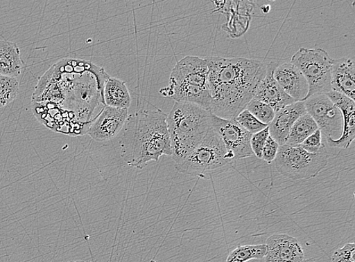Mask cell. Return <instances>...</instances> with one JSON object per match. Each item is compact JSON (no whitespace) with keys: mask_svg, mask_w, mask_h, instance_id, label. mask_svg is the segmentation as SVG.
I'll use <instances>...</instances> for the list:
<instances>
[{"mask_svg":"<svg viewBox=\"0 0 355 262\" xmlns=\"http://www.w3.org/2000/svg\"><path fill=\"white\" fill-rule=\"evenodd\" d=\"M236 162L212 128L200 146L175 168L180 174L209 179L235 168Z\"/></svg>","mask_w":355,"mask_h":262,"instance_id":"277c9868","label":"cell"},{"mask_svg":"<svg viewBox=\"0 0 355 262\" xmlns=\"http://www.w3.org/2000/svg\"><path fill=\"white\" fill-rule=\"evenodd\" d=\"M209 68L205 59L187 56L177 62L169 78V84L189 87H209Z\"/></svg>","mask_w":355,"mask_h":262,"instance_id":"30bf717a","label":"cell"},{"mask_svg":"<svg viewBox=\"0 0 355 262\" xmlns=\"http://www.w3.org/2000/svg\"><path fill=\"white\" fill-rule=\"evenodd\" d=\"M355 244L347 243L337 250L331 257L332 262H355Z\"/></svg>","mask_w":355,"mask_h":262,"instance_id":"484cf974","label":"cell"},{"mask_svg":"<svg viewBox=\"0 0 355 262\" xmlns=\"http://www.w3.org/2000/svg\"><path fill=\"white\" fill-rule=\"evenodd\" d=\"M245 109L262 124L268 126L273 121L275 111L268 104L252 98Z\"/></svg>","mask_w":355,"mask_h":262,"instance_id":"7402d4cb","label":"cell"},{"mask_svg":"<svg viewBox=\"0 0 355 262\" xmlns=\"http://www.w3.org/2000/svg\"><path fill=\"white\" fill-rule=\"evenodd\" d=\"M128 117V110L105 105L100 113L93 119L85 134L98 142H109L125 127Z\"/></svg>","mask_w":355,"mask_h":262,"instance_id":"9c48e42d","label":"cell"},{"mask_svg":"<svg viewBox=\"0 0 355 262\" xmlns=\"http://www.w3.org/2000/svg\"><path fill=\"white\" fill-rule=\"evenodd\" d=\"M300 146L311 153H318L326 150L325 142H323V137L319 129L305 139Z\"/></svg>","mask_w":355,"mask_h":262,"instance_id":"cb8c5ba5","label":"cell"},{"mask_svg":"<svg viewBox=\"0 0 355 262\" xmlns=\"http://www.w3.org/2000/svg\"><path fill=\"white\" fill-rule=\"evenodd\" d=\"M333 62L324 49L321 48H301L293 55L291 62L301 71L308 82L309 90L305 100L313 95L332 92Z\"/></svg>","mask_w":355,"mask_h":262,"instance_id":"8992f818","label":"cell"},{"mask_svg":"<svg viewBox=\"0 0 355 262\" xmlns=\"http://www.w3.org/2000/svg\"><path fill=\"white\" fill-rule=\"evenodd\" d=\"M284 91L295 101L304 102L309 94V84L301 71L291 62L278 64L274 73Z\"/></svg>","mask_w":355,"mask_h":262,"instance_id":"5bb4252c","label":"cell"},{"mask_svg":"<svg viewBox=\"0 0 355 262\" xmlns=\"http://www.w3.org/2000/svg\"><path fill=\"white\" fill-rule=\"evenodd\" d=\"M307 113L304 102L286 106L275 113L273 121L268 125L270 136L279 146L284 145L295 121Z\"/></svg>","mask_w":355,"mask_h":262,"instance_id":"9a60e30c","label":"cell"},{"mask_svg":"<svg viewBox=\"0 0 355 262\" xmlns=\"http://www.w3.org/2000/svg\"><path fill=\"white\" fill-rule=\"evenodd\" d=\"M330 100L340 110L343 116V132L340 138L337 140L327 139L326 143L335 149H349L354 140L355 137V120L354 110L355 103L351 98L336 92H330L326 94Z\"/></svg>","mask_w":355,"mask_h":262,"instance_id":"4fadbf2b","label":"cell"},{"mask_svg":"<svg viewBox=\"0 0 355 262\" xmlns=\"http://www.w3.org/2000/svg\"><path fill=\"white\" fill-rule=\"evenodd\" d=\"M103 100L108 107L128 110L131 97L125 82L112 77L107 79L103 88Z\"/></svg>","mask_w":355,"mask_h":262,"instance_id":"e0dca14e","label":"cell"},{"mask_svg":"<svg viewBox=\"0 0 355 262\" xmlns=\"http://www.w3.org/2000/svg\"><path fill=\"white\" fill-rule=\"evenodd\" d=\"M212 128L224 142L234 159L251 158L254 155L250 144L252 134L233 120H225L211 113Z\"/></svg>","mask_w":355,"mask_h":262,"instance_id":"ba28073f","label":"cell"},{"mask_svg":"<svg viewBox=\"0 0 355 262\" xmlns=\"http://www.w3.org/2000/svg\"><path fill=\"white\" fill-rule=\"evenodd\" d=\"M73 262H87V261L78 260V261H73Z\"/></svg>","mask_w":355,"mask_h":262,"instance_id":"f1b7e54d","label":"cell"},{"mask_svg":"<svg viewBox=\"0 0 355 262\" xmlns=\"http://www.w3.org/2000/svg\"><path fill=\"white\" fill-rule=\"evenodd\" d=\"M121 156L130 167L143 169L163 155L171 157L167 114L159 109L130 114L120 140Z\"/></svg>","mask_w":355,"mask_h":262,"instance_id":"7a4b0ae2","label":"cell"},{"mask_svg":"<svg viewBox=\"0 0 355 262\" xmlns=\"http://www.w3.org/2000/svg\"><path fill=\"white\" fill-rule=\"evenodd\" d=\"M278 64L276 62L267 64L266 77L261 82L253 97L270 106L275 113L295 102L284 91L275 78L274 73Z\"/></svg>","mask_w":355,"mask_h":262,"instance_id":"8fae6325","label":"cell"},{"mask_svg":"<svg viewBox=\"0 0 355 262\" xmlns=\"http://www.w3.org/2000/svg\"><path fill=\"white\" fill-rule=\"evenodd\" d=\"M279 145L275 139L269 135L266 145L263 147L261 159L270 165L277 157Z\"/></svg>","mask_w":355,"mask_h":262,"instance_id":"4316f807","label":"cell"},{"mask_svg":"<svg viewBox=\"0 0 355 262\" xmlns=\"http://www.w3.org/2000/svg\"><path fill=\"white\" fill-rule=\"evenodd\" d=\"M208 83L211 97L210 113L235 120L252 100L266 77L267 64L244 58L208 56Z\"/></svg>","mask_w":355,"mask_h":262,"instance_id":"6da1fadb","label":"cell"},{"mask_svg":"<svg viewBox=\"0 0 355 262\" xmlns=\"http://www.w3.org/2000/svg\"><path fill=\"white\" fill-rule=\"evenodd\" d=\"M17 78L0 75V109L12 103L19 94Z\"/></svg>","mask_w":355,"mask_h":262,"instance_id":"44dd1931","label":"cell"},{"mask_svg":"<svg viewBox=\"0 0 355 262\" xmlns=\"http://www.w3.org/2000/svg\"><path fill=\"white\" fill-rule=\"evenodd\" d=\"M331 87L332 91L355 100V65L353 59L334 60Z\"/></svg>","mask_w":355,"mask_h":262,"instance_id":"2e32d148","label":"cell"},{"mask_svg":"<svg viewBox=\"0 0 355 262\" xmlns=\"http://www.w3.org/2000/svg\"><path fill=\"white\" fill-rule=\"evenodd\" d=\"M328 159L327 149L320 153H311L300 146L284 144L279 146L275 162L280 175L293 181H299L315 178L326 168Z\"/></svg>","mask_w":355,"mask_h":262,"instance_id":"5b68a950","label":"cell"},{"mask_svg":"<svg viewBox=\"0 0 355 262\" xmlns=\"http://www.w3.org/2000/svg\"><path fill=\"white\" fill-rule=\"evenodd\" d=\"M235 121L252 135L258 133L268 127L256 119L252 114L246 109L239 114Z\"/></svg>","mask_w":355,"mask_h":262,"instance_id":"603a6c76","label":"cell"},{"mask_svg":"<svg viewBox=\"0 0 355 262\" xmlns=\"http://www.w3.org/2000/svg\"><path fill=\"white\" fill-rule=\"evenodd\" d=\"M301 262H316V261L313 259H307V260H303Z\"/></svg>","mask_w":355,"mask_h":262,"instance_id":"83f0119b","label":"cell"},{"mask_svg":"<svg viewBox=\"0 0 355 262\" xmlns=\"http://www.w3.org/2000/svg\"><path fill=\"white\" fill-rule=\"evenodd\" d=\"M269 135L268 127L261 131V132L252 135L250 140L251 149L254 155L259 159H261L263 147L266 145Z\"/></svg>","mask_w":355,"mask_h":262,"instance_id":"d4e9b609","label":"cell"},{"mask_svg":"<svg viewBox=\"0 0 355 262\" xmlns=\"http://www.w3.org/2000/svg\"><path fill=\"white\" fill-rule=\"evenodd\" d=\"M318 129L315 121L308 113H305L295 121L284 144L300 146L305 139Z\"/></svg>","mask_w":355,"mask_h":262,"instance_id":"d6986e66","label":"cell"},{"mask_svg":"<svg viewBox=\"0 0 355 262\" xmlns=\"http://www.w3.org/2000/svg\"><path fill=\"white\" fill-rule=\"evenodd\" d=\"M172 155L175 166L184 162L212 129L211 113L196 104L175 102L167 114Z\"/></svg>","mask_w":355,"mask_h":262,"instance_id":"3957f363","label":"cell"},{"mask_svg":"<svg viewBox=\"0 0 355 262\" xmlns=\"http://www.w3.org/2000/svg\"><path fill=\"white\" fill-rule=\"evenodd\" d=\"M266 253V244L239 245L230 253L226 262H246L252 259H263Z\"/></svg>","mask_w":355,"mask_h":262,"instance_id":"ffe728a7","label":"cell"},{"mask_svg":"<svg viewBox=\"0 0 355 262\" xmlns=\"http://www.w3.org/2000/svg\"><path fill=\"white\" fill-rule=\"evenodd\" d=\"M304 104L324 140H337L340 138L343 127L342 113L326 94L311 95Z\"/></svg>","mask_w":355,"mask_h":262,"instance_id":"52a82bcc","label":"cell"},{"mask_svg":"<svg viewBox=\"0 0 355 262\" xmlns=\"http://www.w3.org/2000/svg\"><path fill=\"white\" fill-rule=\"evenodd\" d=\"M24 67L18 46L10 41H0V75L16 78Z\"/></svg>","mask_w":355,"mask_h":262,"instance_id":"ac0fdd59","label":"cell"},{"mask_svg":"<svg viewBox=\"0 0 355 262\" xmlns=\"http://www.w3.org/2000/svg\"><path fill=\"white\" fill-rule=\"evenodd\" d=\"M266 262H301L304 254L302 245L295 237L284 234H274L267 240Z\"/></svg>","mask_w":355,"mask_h":262,"instance_id":"7c38bea8","label":"cell"}]
</instances>
